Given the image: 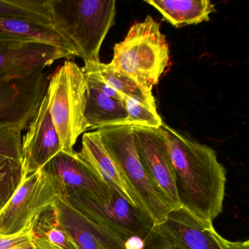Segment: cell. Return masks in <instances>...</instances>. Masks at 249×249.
I'll list each match as a JSON object with an SVG mask.
<instances>
[{
  "label": "cell",
  "mask_w": 249,
  "mask_h": 249,
  "mask_svg": "<svg viewBox=\"0 0 249 249\" xmlns=\"http://www.w3.org/2000/svg\"><path fill=\"white\" fill-rule=\"evenodd\" d=\"M160 129L173 167L180 206L213 222L222 213L227 183L225 168L216 153L164 122Z\"/></svg>",
  "instance_id": "obj_1"
},
{
  "label": "cell",
  "mask_w": 249,
  "mask_h": 249,
  "mask_svg": "<svg viewBox=\"0 0 249 249\" xmlns=\"http://www.w3.org/2000/svg\"><path fill=\"white\" fill-rule=\"evenodd\" d=\"M97 132L134 203L154 225L164 222L173 207L154 186L142 166L132 126H107Z\"/></svg>",
  "instance_id": "obj_2"
},
{
  "label": "cell",
  "mask_w": 249,
  "mask_h": 249,
  "mask_svg": "<svg viewBox=\"0 0 249 249\" xmlns=\"http://www.w3.org/2000/svg\"><path fill=\"white\" fill-rule=\"evenodd\" d=\"M115 0H49L56 31L84 63L100 62L102 45L114 25Z\"/></svg>",
  "instance_id": "obj_3"
},
{
  "label": "cell",
  "mask_w": 249,
  "mask_h": 249,
  "mask_svg": "<svg viewBox=\"0 0 249 249\" xmlns=\"http://www.w3.org/2000/svg\"><path fill=\"white\" fill-rule=\"evenodd\" d=\"M170 62L169 46L160 24L151 16L132 25L113 47L110 66L152 92Z\"/></svg>",
  "instance_id": "obj_4"
},
{
  "label": "cell",
  "mask_w": 249,
  "mask_h": 249,
  "mask_svg": "<svg viewBox=\"0 0 249 249\" xmlns=\"http://www.w3.org/2000/svg\"><path fill=\"white\" fill-rule=\"evenodd\" d=\"M87 93L85 74L74 61H65L51 75L46 96L62 151H75L78 138L89 129L85 119Z\"/></svg>",
  "instance_id": "obj_5"
},
{
  "label": "cell",
  "mask_w": 249,
  "mask_h": 249,
  "mask_svg": "<svg viewBox=\"0 0 249 249\" xmlns=\"http://www.w3.org/2000/svg\"><path fill=\"white\" fill-rule=\"evenodd\" d=\"M61 196L87 218L113 231L124 243L133 236L145 241L155 226L139 208L116 192L107 202L75 190L66 191Z\"/></svg>",
  "instance_id": "obj_6"
},
{
  "label": "cell",
  "mask_w": 249,
  "mask_h": 249,
  "mask_svg": "<svg viewBox=\"0 0 249 249\" xmlns=\"http://www.w3.org/2000/svg\"><path fill=\"white\" fill-rule=\"evenodd\" d=\"M50 71L0 75V126L26 130L44 98Z\"/></svg>",
  "instance_id": "obj_7"
},
{
  "label": "cell",
  "mask_w": 249,
  "mask_h": 249,
  "mask_svg": "<svg viewBox=\"0 0 249 249\" xmlns=\"http://www.w3.org/2000/svg\"><path fill=\"white\" fill-rule=\"evenodd\" d=\"M60 193L56 180L42 170L23 178L0 211V236L14 235L30 228L35 217L50 207Z\"/></svg>",
  "instance_id": "obj_8"
},
{
  "label": "cell",
  "mask_w": 249,
  "mask_h": 249,
  "mask_svg": "<svg viewBox=\"0 0 249 249\" xmlns=\"http://www.w3.org/2000/svg\"><path fill=\"white\" fill-rule=\"evenodd\" d=\"M132 129L140 160L151 181L173 209L180 207L173 167L161 130L137 126H132Z\"/></svg>",
  "instance_id": "obj_9"
},
{
  "label": "cell",
  "mask_w": 249,
  "mask_h": 249,
  "mask_svg": "<svg viewBox=\"0 0 249 249\" xmlns=\"http://www.w3.org/2000/svg\"><path fill=\"white\" fill-rule=\"evenodd\" d=\"M62 151L45 95L35 117L21 139L23 178L41 170Z\"/></svg>",
  "instance_id": "obj_10"
},
{
  "label": "cell",
  "mask_w": 249,
  "mask_h": 249,
  "mask_svg": "<svg viewBox=\"0 0 249 249\" xmlns=\"http://www.w3.org/2000/svg\"><path fill=\"white\" fill-rule=\"evenodd\" d=\"M155 230L178 249H227L211 221L191 213L183 207L169 212L164 222Z\"/></svg>",
  "instance_id": "obj_11"
},
{
  "label": "cell",
  "mask_w": 249,
  "mask_h": 249,
  "mask_svg": "<svg viewBox=\"0 0 249 249\" xmlns=\"http://www.w3.org/2000/svg\"><path fill=\"white\" fill-rule=\"evenodd\" d=\"M41 170L56 180L60 188V196L66 191L75 190L107 202L114 192L88 164L77 156L75 151H60Z\"/></svg>",
  "instance_id": "obj_12"
},
{
  "label": "cell",
  "mask_w": 249,
  "mask_h": 249,
  "mask_svg": "<svg viewBox=\"0 0 249 249\" xmlns=\"http://www.w3.org/2000/svg\"><path fill=\"white\" fill-rule=\"evenodd\" d=\"M72 57L68 51L41 42L0 41V75H25Z\"/></svg>",
  "instance_id": "obj_13"
},
{
  "label": "cell",
  "mask_w": 249,
  "mask_h": 249,
  "mask_svg": "<svg viewBox=\"0 0 249 249\" xmlns=\"http://www.w3.org/2000/svg\"><path fill=\"white\" fill-rule=\"evenodd\" d=\"M52 206L59 224L78 249H125L122 239L87 218L62 196H56Z\"/></svg>",
  "instance_id": "obj_14"
},
{
  "label": "cell",
  "mask_w": 249,
  "mask_h": 249,
  "mask_svg": "<svg viewBox=\"0 0 249 249\" xmlns=\"http://www.w3.org/2000/svg\"><path fill=\"white\" fill-rule=\"evenodd\" d=\"M76 154L99 175L112 190L136 206L129 196L114 162L105 148L97 130L83 134L81 148Z\"/></svg>",
  "instance_id": "obj_15"
},
{
  "label": "cell",
  "mask_w": 249,
  "mask_h": 249,
  "mask_svg": "<svg viewBox=\"0 0 249 249\" xmlns=\"http://www.w3.org/2000/svg\"><path fill=\"white\" fill-rule=\"evenodd\" d=\"M85 119L89 129L126 125L127 113L122 100L106 95L87 81Z\"/></svg>",
  "instance_id": "obj_16"
},
{
  "label": "cell",
  "mask_w": 249,
  "mask_h": 249,
  "mask_svg": "<svg viewBox=\"0 0 249 249\" xmlns=\"http://www.w3.org/2000/svg\"><path fill=\"white\" fill-rule=\"evenodd\" d=\"M145 2L176 28L208 21L215 11L209 0H148Z\"/></svg>",
  "instance_id": "obj_17"
},
{
  "label": "cell",
  "mask_w": 249,
  "mask_h": 249,
  "mask_svg": "<svg viewBox=\"0 0 249 249\" xmlns=\"http://www.w3.org/2000/svg\"><path fill=\"white\" fill-rule=\"evenodd\" d=\"M0 41L41 42L68 51L78 56L73 45L54 29L0 17Z\"/></svg>",
  "instance_id": "obj_18"
},
{
  "label": "cell",
  "mask_w": 249,
  "mask_h": 249,
  "mask_svg": "<svg viewBox=\"0 0 249 249\" xmlns=\"http://www.w3.org/2000/svg\"><path fill=\"white\" fill-rule=\"evenodd\" d=\"M30 230L37 249H78L58 221L52 205L35 217Z\"/></svg>",
  "instance_id": "obj_19"
},
{
  "label": "cell",
  "mask_w": 249,
  "mask_h": 249,
  "mask_svg": "<svg viewBox=\"0 0 249 249\" xmlns=\"http://www.w3.org/2000/svg\"><path fill=\"white\" fill-rule=\"evenodd\" d=\"M84 73L90 74L106 83L122 95L132 97L154 110H157L152 92L145 91L129 77L115 71L110 64L101 62L85 63L82 68Z\"/></svg>",
  "instance_id": "obj_20"
},
{
  "label": "cell",
  "mask_w": 249,
  "mask_h": 249,
  "mask_svg": "<svg viewBox=\"0 0 249 249\" xmlns=\"http://www.w3.org/2000/svg\"><path fill=\"white\" fill-rule=\"evenodd\" d=\"M0 17L56 30L49 0H0Z\"/></svg>",
  "instance_id": "obj_21"
},
{
  "label": "cell",
  "mask_w": 249,
  "mask_h": 249,
  "mask_svg": "<svg viewBox=\"0 0 249 249\" xmlns=\"http://www.w3.org/2000/svg\"><path fill=\"white\" fill-rule=\"evenodd\" d=\"M122 103L127 113L126 125L151 129H160L162 125V119L157 110L127 96L122 95Z\"/></svg>",
  "instance_id": "obj_22"
},
{
  "label": "cell",
  "mask_w": 249,
  "mask_h": 249,
  "mask_svg": "<svg viewBox=\"0 0 249 249\" xmlns=\"http://www.w3.org/2000/svg\"><path fill=\"white\" fill-rule=\"evenodd\" d=\"M22 179L21 162L13 160L6 170L0 174V211L9 202Z\"/></svg>",
  "instance_id": "obj_23"
},
{
  "label": "cell",
  "mask_w": 249,
  "mask_h": 249,
  "mask_svg": "<svg viewBox=\"0 0 249 249\" xmlns=\"http://www.w3.org/2000/svg\"><path fill=\"white\" fill-rule=\"evenodd\" d=\"M21 129L10 126H0V155L21 162Z\"/></svg>",
  "instance_id": "obj_24"
},
{
  "label": "cell",
  "mask_w": 249,
  "mask_h": 249,
  "mask_svg": "<svg viewBox=\"0 0 249 249\" xmlns=\"http://www.w3.org/2000/svg\"><path fill=\"white\" fill-rule=\"evenodd\" d=\"M32 241L33 236L30 227L14 235L0 236V249H12Z\"/></svg>",
  "instance_id": "obj_25"
},
{
  "label": "cell",
  "mask_w": 249,
  "mask_h": 249,
  "mask_svg": "<svg viewBox=\"0 0 249 249\" xmlns=\"http://www.w3.org/2000/svg\"><path fill=\"white\" fill-rule=\"evenodd\" d=\"M155 227V226H154ZM144 249H178L172 244L165 237L160 234L155 228L151 231L149 237L145 240Z\"/></svg>",
  "instance_id": "obj_26"
},
{
  "label": "cell",
  "mask_w": 249,
  "mask_h": 249,
  "mask_svg": "<svg viewBox=\"0 0 249 249\" xmlns=\"http://www.w3.org/2000/svg\"><path fill=\"white\" fill-rule=\"evenodd\" d=\"M124 246L125 249H144L145 241L141 237L133 236L125 241Z\"/></svg>",
  "instance_id": "obj_27"
},
{
  "label": "cell",
  "mask_w": 249,
  "mask_h": 249,
  "mask_svg": "<svg viewBox=\"0 0 249 249\" xmlns=\"http://www.w3.org/2000/svg\"><path fill=\"white\" fill-rule=\"evenodd\" d=\"M225 246L227 249H249V241L232 242L225 239Z\"/></svg>",
  "instance_id": "obj_28"
},
{
  "label": "cell",
  "mask_w": 249,
  "mask_h": 249,
  "mask_svg": "<svg viewBox=\"0 0 249 249\" xmlns=\"http://www.w3.org/2000/svg\"><path fill=\"white\" fill-rule=\"evenodd\" d=\"M12 249H37L36 246H35L34 243L33 241L30 243H25V244L21 245V246H17Z\"/></svg>",
  "instance_id": "obj_29"
},
{
  "label": "cell",
  "mask_w": 249,
  "mask_h": 249,
  "mask_svg": "<svg viewBox=\"0 0 249 249\" xmlns=\"http://www.w3.org/2000/svg\"><path fill=\"white\" fill-rule=\"evenodd\" d=\"M12 161L13 160H10V159H8V160H7V161H5L3 164H2V165L0 166V174H2V173H3L5 170H6L7 167L10 165V164H11V161Z\"/></svg>",
  "instance_id": "obj_30"
},
{
  "label": "cell",
  "mask_w": 249,
  "mask_h": 249,
  "mask_svg": "<svg viewBox=\"0 0 249 249\" xmlns=\"http://www.w3.org/2000/svg\"><path fill=\"white\" fill-rule=\"evenodd\" d=\"M8 159L6 158V157H3V156L0 155V166L2 165V164H3L5 162V161L8 160Z\"/></svg>",
  "instance_id": "obj_31"
}]
</instances>
